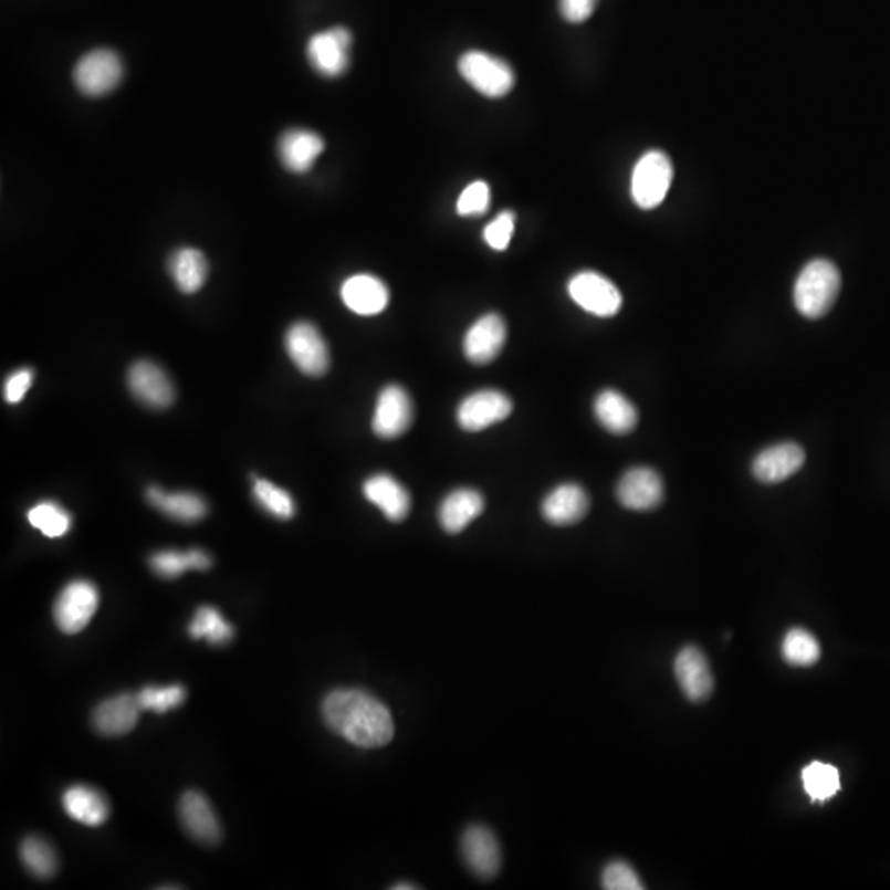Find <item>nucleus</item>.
<instances>
[{"label":"nucleus","instance_id":"nucleus-21","mask_svg":"<svg viewBox=\"0 0 890 890\" xmlns=\"http://www.w3.org/2000/svg\"><path fill=\"white\" fill-rule=\"evenodd\" d=\"M139 700L133 694H119L101 703L93 714L94 729L106 737L129 734L139 721Z\"/></svg>","mask_w":890,"mask_h":890},{"label":"nucleus","instance_id":"nucleus-6","mask_svg":"<svg viewBox=\"0 0 890 890\" xmlns=\"http://www.w3.org/2000/svg\"><path fill=\"white\" fill-rule=\"evenodd\" d=\"M567 292L580 308L596 317H614L622 307V294L617 285L594 271L573 275Z\"/></svg>","mask_w":890,"mask_h":890},{"label":"nucleus","instance_id":"nucleus-22","mask_svg":"<svg viewBox=\"0 0 890 890\" xmlns=\"http://www.w3.org/2000/svg\"><path fill=\"white\" fill-rule=\"evenodd\" d=\"M363 493L368 502L381 510L389 522L399 523L409 515L411 496L408 490L388 473L369 477L363 483Z\"/></svg>","mask_w":890,"mask_h":890},{"label":"nucleus","instance_id":"nucleus-5","mask_svg":"<svg viewBox=\"0 0 890 890\" xmlns=\"http://www.w3.org/2000/svg\"><path fill=\"white\" fill-rule=\"evenodd\" d=\"M123 76V62L109 49H96L86 53L73 70L76 88L90 97L106 96L119 86Z\"/></svg>","mask_w":890,"mask_h":890},{"label":"nucleus","instance_id":"nucleus-2","mask_svg":"<svg viewBox=\"0 0 890 890\" xmlns=\"http://www.w3.org/2000/svg\"><path fill=\"white\" fill-rule=\"evenodd\" d=\"M841 291L839 269L828 260L806 264L795 282V307L803 317L821 318L828 314Z\"/></svg>","mask_w":890,"mask_h":890},{"label":"nucleus","instance_id":"nucleus-8","mask_svg":"<svg viewBox=\"0 0 890 890\" xmlns=\"http://www.w3.org/2000/svg\"><path fill=\"white\" fill-rule=\"evenodd\" d=\"M285 350L294 365L307 376H322L331 365L327 342L315 325L297 322L285 334Z\"/></svg>","mask_w":890,"mask_h":890},{"label":"nucleus","instance_id":"nucleus-26","mask_svg":"<svg viewBox=\"0 0 890 890\" xmlns=\"http://www.w3.org/2000/svg\"><path fill=\"white\" fill-rule=\"evenodd\" d=\"M147 500L150 505L180 523H197L207 516L208 506L201 496L195 493L178 492L167 493L159 486H150L147 490Z\"/></svg>","mask_w":890,"mask_h":890},{"label":"nucleus","instance_id":"nucleus-33","mask_svg":"<svg viewBox=\"0 0 890 890\" xmlns=\"http://www.w3.org/2000/svg\"><path fill=\"white\" fill-rule=\"evenodd\" d=\"M782 655L794 667H812L819 660L821 648L818 640L803 628H794L785 635Z\"/></svg>","mask_w":890,"mask_h":890},{"label":"nucleus","instance_id":"nucleus-39","mask_svg":"<svg viewBox=\"0 0 890 890\" xmlns=\"http://www.w3.org/2000/svg\"><path fill=\"white\" fill-rule=\"evenodd\" d=\"M513 231H515V214L512 211H503L492 223L486 224L483 240L492 250L505 251L512 241Z\"/></svg>","mask_w":890,"mask_h":890},{"label":"nucleus","instance_id":"nucleus-4","mask_svg":"<svg viewBox=\"0 0 890 890\" xmlns=\"http://www.w3.org/2000/svg\"><path fill=\"white\" fill-rule=\"evenodd\" d=\"M459 72L470 86L486 97L506 96L515 85V73L509 63L477 50L460 56Z\"/></svg>","mask_w":890,"mask_h":890},{"label":"nucleus","instance_id":"nucleus-12","mask_svg":"<svg viewBox=\"0 0 890 890\" xmlns=\"http://www.w3.org/2000/svg\"><path fill=\"white\" fill-rule=\"evenodd\" d=\"M127 385L143 405L153 409L169 408L176 399V388L170 381V376L157 363L146 359L130 366Z\"/></svg>","mask_w":890,"mask_h":890},{"label":"nucleus","instance_id":"nucleus-23","mask_svg":"<svg viewBox=\"0 0 890 890\" xmlns=\"http://www.w3.org/2000/svg\"><path fill=\"white\" fill-rule=\"evenodd\" d=\"M325 143L318 134L307 129H291L282 134L278 153L282 166L294 174L312 169L315 159L324 153Z\"/></svg>","mask_w":890,"mask_h":890},{"label":"nucleus","instance_id":"nucleus-31","mask_svg":"<svg viewBox=\"0 0 890 890\" xmlns=\"http://www.w3.org/2000/svg\"><path fill=\"white\" fill-rule=\"evenodd\" d=\"M20 859L30 875L39 879H50L59 869L55 849L45 839L30 836L20 846Z\"/></svg>","mask_w":890,"mask_h":890},{"label":"nucleus","instance_id":"nucleus-35","mask_svg":"<svg viewBox=\"0 0 890 890\" xmlns=\"http://www.w3.org/2000/svg\"><path fill=\"white\" fill-rule=\"evenodd\" d=\"M253 495L258 505L275 519L291 520L295 515V503L292 496L269 480L258 479L254 482Z\"/></svg>","mask_w":890,"mask_h":890},{"label":"nucleus","instance_id":"nucleus-34","mask_svg":"<svg viewBox=\"0 0 890 890\" xmlns=\"http://www.w3.org/2000/svg\"><path fill=\"white\" fill-rule=\"evenodd\" d=\"M29 522L33 528L45 536L62 537L72 528V516L55 502H42L29 512Z\"/></svg>","mask_w":890,"mask_h":890},{"label":"nucleus","instance_id":"nucleus-37","mask_svg":"<svg viewBox=\"0 0 890 890\" xmlns=\"http://www.w3.org/2000/svg\"><path fill=\"white\" fill-rule=\"evenodd\" d=\"M489 207L490 188L485 181H473L457 200V213L460 217H479V214L486 213Z\"/></svg>","mask_w":890,"mask_h":890},{"label":"nucleus","instance_id":"nucleus-38","mask_svg":"<svg viewBox=\"0 0 890 890\" xmlns=\"http://www.w3.org/2000/svg\"><path fill=\"white\" fill-rule=\"evenodd\" d=\"M603 886L607 890H643V882L631 866L624 861H614L604 869Z\"/></svg>","mask_w":890,"mask_h":890},{"label":"nucleus","instance_id":"nucleus-15","mask_svg":"<svg viewBox=\"0 0 890 890\" xmlns=\"http://www.w3.org/2000/svg\"><path fill=\"white\" fill-rule=\"evenodd\" d=\"M506 342V324L502 315L486 314L467 331L463 354L475 365H489Z\"/></svg>","mask_w":890,"mask_h":890},{"label":"nucleus","instance_id":"nucleus-27","mask_svg":"<svg viewBox=\"0 0 890 890\" xmlns=\"http://www.w3.org/2000/svg\"><path fill=\"white\" fill-rule=\"evenodd\" d=\"M63 808L70 818L86 826H100L109 816V803L101 792L86 785H75L63 795Z\"/></svg>","mask_w":890,"mask_h":890},{"label":"nucleus","instance_id":"nucleus-3","mask_svg":"<svg viewBox=\"0 0 890 890\" xmlns=\"http://www.w3.org/2000/svg\"><path fill=\"white\" fill-rule=\"evenodd\" d=\"M673 181V164L661 150L645 154L631 172V198L641 210H653L667 198Z\"/></svg>","mask_w":890,"mask_h":890},{"label":"nucleus","instance_id":"nucleus-28","mask_svg":"<svg viewBox=\"0 0 890 890\" xmlns=\"http://www.w3.org/2000/svg\"><path fill=\"white\" fill-rule=\"evenodd\" d=\"M169 272L184 294H195L207 281V258L195 248H181L170 258Z\"/></svg>","mask_w":890,"mask_h":890},{"label":"nucleus","instance_id":"nucleus-11","mask_svg":"<svg viewBox=\"0 0 890 890\" xmlns=\"http://www.w3.org/2000/svg\"><path fill=\"white\" fill-rule=\"evenodd\" d=\"M415 418V409L408 391L401 386L389 385L379 392L373 416V431L378 438L396 439L408 431Z\"/></svg>","mask_w":890,"mask_h":890},{"label":"nucleus","instance_id":"nucleus-9","mask_svg":"<svg viewBox=\"0 0 890 890\" xmlns=\"http://www.w3.org/2000/svg\"><path fill=\"white\" fill-rule=\"evenodd\" d=\"M352 33L344 27L315 33L307 45L312 69L327 78L344 75L350 65Z\"/></svg>","mask_w":890,"mask_h":890},{"label":"nucleus","instance_id":"nucleus-7","mask_svg":"<svg viewBox=\"0 0 890 890\" xmlns=\"http://www.w3.org/2000/svg\"><path fill=\"white\" fill-rule=\"evenodd\" d=\"M100 606V593L90 580H73L60 593L53 609L55 622L66 635L85 630Z\"/></svg>","mask_w":890,"mask_h":890},{"label":"nucleus","instance_id":"nucleus-29","mask_svg":"<svg viewBox=\"0 0 890 890\" xmlns=\"http://www.w3.org/2000/svg\"><path fill=\"white\" fill-rule=\"evenodd\" d=\"M150 567L164 579H177L187 570L210 569L211 557L201 549H190L187 553L160 551L150 557Z\"/></svg>","mask_w":890,"mask_h":890},{"label":"nucleus","instance_id":"nucleus-24","mask_svg":"<svg viewBox=\"0 0 890 890\" xmlns=\"http://www.w3.org/2000/svg\"><path fill=\"white\" fill-rule=\"evenodd\" d=\"M485 500L482 493L472 489H457L442 500L439 506V522L447 533L463 532L477 516L482 515Z\"/></svg>","mask_w":890,"mask_h":890},{"label":"nucleus","instance_id":"nucleus-41","mask_svg":"<svg viewBox=\"0 0 890 890\" xmlns=\"http://www.w3.org/2000/svg\"><path fill=\"white\" fill-rule=\"evenodd\" d=\"M599 0H559L561 15L570 23H583L593 15Z\"/></svg>","mask_w":890,"mask_h":890},{"label":"nucleus","instance_id":"nucleus-17","mask_svg":"<svg viewBox=\"0 0 890 890\" xmlns=\"http://www.w3.org/2000/svg\"><path fill=\"white\" fill-rule=\"evenodd\" d=\"M805 463V450L795 442H782L762 450L752 462V475L761 483H781Z\"/></svg>","mask_w":890,"mask_h":890},{"label":"nucleus","instance_id":"nucleus-18","mask_svg":"<svg viewBox=\"0 0 890 890\" xmlns=\"http://www.w3.org/2000/svg\"><path fill=\"white\" fill-rule=\"evenodd\" d=\"M674 677L684 697L694 703L706 700L712 693L714 680L708 658L697 647H684L674 660Z\"/></svg>","mask_w":890,"mask_h":890},{"label":"nucleus","instance_id":"nucleus-10","mask_svg":"<svg viewBox=\"0 0 890 890\" xmlns=\"http://www.w3.org/2000/svg\"><path fill=\"white\" fill-rule=\"evenodd\" d=\"M513 405L509 396L496 389H483L467 396L457 409V421L463 431L479 432L502 422L512 415Z\"/></svg>","mask_w":890,"mask_h":890},{"label":"nucleus","instance_id":"nucleus-30","mask_svg":"<svg viewBox=\"0 0 890 890\" xmlns=\"http://www.w3.org/2000/svg\"><path fill=\"white\" fill-rule=\"evenodd\" d=\"M803 787L815 802H826L835 797L841 788L838 768L825 762H812L802 772Z\"/></svg>","mask_w":890,"mask_h":890},{"label":"nucleus","instance_id":"nucleus-42","mask_svg":"<svg viewBox=\"0 0 890 890\" xmlns=\"http://www.w3.org/2000/svg\"><path fill=\"white\" fill-rule=\"evenodd\" d=\"M392 889H395V890H409V889L416 890V889H419V886H415V884L409 886L408 882H401V884L395 886V888H392Z\"/></svg>","mask_w":890,"mask_h":890},{"label":"nucleus","instance_id":"nucleus-14","mask_svg":"<svg viewBox=\"0 0 890 890\" xmlns=\"http://www.w3.org/2000/svg\"><path fill=\"white\" fill-rule=\"evenodd\" d=\"M663 480L648 467L627 470L617 485V499L625 509L650 512L663 500Z\"/></svg>","mask_w":890,"mask_h":890},{"label":"nucleus","instance_id":"nucleus-36","mask_svg":"<svg viewBox=\"0 0 890 890\" xmlns=\"http://www.w3.org/2000/svg\"><path fill=\"white\" fill-rule=\"evenodd\" d=\"M185 697H187V693H185L184 687L172 684V687L164 688H144V690L137 694V700H139L143 711H153L157 712V714H164V712H169L180 706L185 701Z\"/></svg>","mask_w":890,"mask_h":890},{"label":"nucleus","instance_id":"nucleus-1","mask_svg":"<svg viewBox=\"0 0 890 890\" xmlns=\"http://www.w3.org/2000/svg\"><path fill=\"white\" fill-rule=\"evenodd\" d=\"M322 715L328 729L356 747H385L395 737L391 712L366 691H332L322 704Z\"/></svg>","mask_w":890,"mask_h":890},{"label":"nucleus","instance_id":"nucleus-19","mask_svg":"<svg viewBox=\"0 0 890 890\" xmlns=\"http://www.w3.org/2000/svg\"><path fill=\"white\" fill-rule=\"evenodd\" d=\"M541 512L551 525H574L589 512V496L577 483H563L544 499Z\"/></svg>","mask_w":890,"mask_h":890},{"label":"nucleus","instance_id":"nucleus-20","mask_svg":"<svg viewBox=\"0 0 890 890\" xmlns=\"http://www.w3.org/2000/svg\"><path fill=\"white\" fill-rule=\"evenodd\" d=\"M342 301L355 314H381L389 302V291L381 279L369 274H356L348 278L342 285Z\"/></svg>","mask_w":890,"mask_h":890},{"label":"nucleus","instance_id":"nucleus-40","mask_svg":"<svg viewBox=\"0 0 890 890\" xmlns=\"http://www.w3.org/2000/svg\"><path fill=\"white\" fill-rule=\"evenodd\" d=\"M32 383V368L17 369V371H13L12 375L7 378L6 388H3V398H6V401L10 402V405H17V402L25 398L27 391H29Z\"/></svg>","mask_w":890,"mask_h":890},{"label":"nucleus","instance_id":"nucleus-16","mask_svg":"<svg viewBox=\"0 0 890 890\" xmlns=\"http://www.w3.org/2000/svg\"><path fill=\"white\" fill-rule=\"evenodd\" d=\"M180 821L185 831L195 841L205 846L218 845L221 839V826L217 813L211 808L210 802L200 792L190 790L181 797Z\"/></svg>","mask_w":890,"mask_h":890},{"label":"nucleus","instance_id":"nucleus-32","mask_svg":"<svg viewBox=\"0 0 890 890\" xmlns=\"http://www.w3.org/2000/svg\"><path fill=\"white\" fill-rule=\"evenodd\" d=\"M188 634L191 638H205L211 645H227L233 638V627L221 617L214 607H200L191 620Z\"/></svg>","mask_w":890,"mask_h":890},{"label":"nucleus","instance_id":"nucleus-13","mask_svg":"<svg viewBox=\"0 0 890 890\" xmlns=\"http://www.w3.org/2000/svg\"><path fill=\"white\" fill-rule=\"evenodd\" d=\"M462 858L467 868L479 879L490 881L502 868V849L499 839L483 826H470L462 836Z\"/></svg>","mask_w":890,"mask_h":890},{"label":"nucleus","instance_id":"nucleus-25","mask_svg":"<svg viewBox=\"0 0 890 890\" xmlns=\"http://www.w3.org/2000/svg\"><path fill=\"white\" fill-rule=\"evenodd\" d=\"M594 415L604 429L617 436L634 431L638 422L637 409L616 389H604L597 395Z\"/></svg>","mask_w":890,"mask_h":890}]
</instances>
